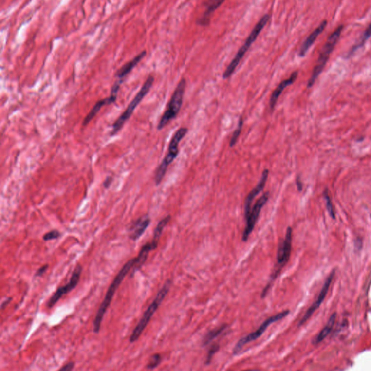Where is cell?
<instances>
[{"mask_svg": "<svg viewBox=\"0 0 371 371\" xmlns=\"http://www.w3.org/2000/svg\"><path fill=\"white\" fill-rule=\"evenodd\" d=\"M160 363H161V356L159 354H154L151 357L149 363L147 365V369H149V370L155 369V368H157L159 366Z\"/></svg>", "mask_w": 371, "mask_h": 371, "instance_id": "cell-26", "label": "cell"}, {"mask_svg": "<svg viewBox=\"0 0 371 371\" xmlns=\"http://www.w3.org/2000/svg\"><path fill=\"white\" fill-rule=\"evenodd\" d=\"M47 268H48V265H44V266L41 267V268H38V271H37V273H36L35 277H41V276L44 275V274H45L46 271H47Z\"/></svg>", "mask_w": 371, "mask_h": 371, "instance_id": "cell-30", "label": "cell"}, {"mask_svg": "<svg viewBox=\"0 0 371 371\" xmlns=\"http://www.w3.org/2000/svg\"><path fill=\"white\" fill-rule=\"evenodd\" d=\"M81 272H82V267L81 265H78L76 268L74 270L73 272L72 276H71V280L67 283L65 286H60V288L57 289L56 292L52 295L50 299H49L48 302L47 304V307L48 308H52L58 302V301L62 297L63 295H67V294L71 292L73 289H75L78 285V282L80 280V277H81Z\"/></svg>", "mask_w": 371, "mask_h": 371, "instance_id": "cell-10", "label": "cell"}, {"mask_svg": "<svg viewBox=\"0 0 371 371\" xmlns=\"http://www.w3.org/2000/svg\"><path fill=\"white\" fill-rule=\"evenodd\" d=\"M326 25H327V21L326 20H323L320 26L315 29L311 34H310L309 37L305 39L302 45L301 46L300 50L299 51V56L300 57H304L306 55L307 52L309 50L311 46L313 45V43L317 39V37H319L320 34L324 31L325 28H326Z\"/></svg>", "mask_w": 371, "mask_h": 371, "instance_id": "cell-18", "label": "cell"}, {"mask_svg": "<svg viewBox=\"0 0 371 371\" xmlns=\"http://www.w3.org/2000/svg\"><path fill=\"white\" fill-rule=\"evenodd\" d=\"M371 37V24L369 25V27L367 28V29H366V31H365L364 34H363V37H361V39H360V41H359L358 44H356L354 47H353V48L352 49L351 51H350V53H354L355 50H357V49L360 48V47H363V45H364L365 43L367 41V40L369 39V38Z\"/></svg>", "mask_w": 371, "mask_h": 371, "instance_id": "cell-24", "label": "cell"}, {"mask_svg": "<svg viewBox=\"0 0 371 371\" xmlns=\"http://www.w3.org/2000/svg\"><path fill=\"white\" fill-rule=\"evenodd\" d=\"M146 50H144L142 53H140L139 54H138L137 56H135V57H133L132 60H130V61L124 64V65H123L118 71H117L116 74H115V77L118 78L117 81H121L122 83L124 82V80L126 78V77L131 72L132 70H133V68L139 63V62L143 60L144 57L146 56Z\"/></svg>", "mask_w": 371, "mask_h": 371, "instance_id": "cell-15", "label": "cell"}, {"mask_svg": "<svg viewBox=\"0 0 371 371\" xmlns=\"http://www.w3.org/2000/svg\"><path fill=\"white\" fill-rule=\"evenodd\" d=\"M243 126V119L242 118H240L239 121L238 126H237V129L234 130V133H233L232 136H231V140H230V147L232 148L234 145L237 144V140H238L239 137H240V133H241V129H242Z\"/></svg>", "mask_w": 371, "mask_h": 371, "instance_id": "cell-25", "label": "cell"}, {"mask_svg": "<svg viewBox=\"0 0 371 371\" xmlns=\"http://www.w3.org/2000/svg\"><path fill=\"white\" fill-rule=\"evenodd\" d=\"M157 245H158V241L152 240L151 242L147 243L146 244H145L142 247L140 252H139V255L136 258V262H135L134 265L133 267V270L132 276L133 275L134 273H136V271H139L142 268V265L145 264V262L148 260L149 252L155 249L157 247Z\"/></svg>", "mask_w": 371, "mask_h": 371, "instance_id": "cell-16", "label": "cell"}, {"mask_svg": "<svg viewBox=\"0 0 371 371\" xmlns=\"http://www.w3.org/2000/svg\"><path fill=\"white\" fill-rule=\"evenodd\" d=\"M268 174H269V171L268 170H263L262 173V176H261L259 182H258V185L252 190L248 194L247 198L245 200V204H244V214H245V218H247L249 216V213L251 212V206H252V202L255 200V197L263 190L264 187L266 185L267 180H268Z\"/></svg>", "mask_w": 371, "mask_h": 371, "instance_id": "cell-13", "label": "cell"}, {"mask_svg": "<svg viewBox=\"0 0 371 371\" xmlns=\"http://www.w3.org/2000/svg\"><path fill=\"white\" fill-rule=\"evenodd\" d=\"M297 186L298 189H299V191H301V190L302 189V182H300L299 178H297Z\"/></svg>", "mask_w": 371, "mask_h": 371, "instance_id": "cell-34", "label": "cell"}, {"mask_svg": "<svg viewBox=\"0 0 371 371\" xmlns=\"http://www.w3.org/2000/svg\"><path fill=\"white\" fill-rule=\"evenodd\" d=\"M219 345L217 344H213V345L212 346L211 348L209 350L207 358H206V364L209 365L211 363L212 359H213V356L215 355V354H216L217 352L218 351V350H219Z\"/></svg>", "mask_w": 371, "mask_h": 371, "instance_id": "cell-28", "label": "cell"}, {"mask_svg": "<svg viewBox=\"0 0 371 371\" xmlns=\"http://www.w3.org/2000/svg\"><path fill=\"white\" fill-rule=\"evenodd\" d=\"M289 314V310H285V311L279 313L278 314L275 315L271 316V317H268L265 321H264L262 323L259 329H257L255 332H252V333L248 334L247 336H244V337L241 338V339L239 340L237 344H236L234 349V354H237L240 351H241L242 347L246 344H249L251 341L256 340L258 338L260 337L261 335L264 333L268 329V326H271L273 323L278 321V320H282L286 316H287Z\"/></svg>", "mask_w": 371, "mask_h": 371, "instance_id": "cell-9", "label": "cell"}, {"mask_svg": "<svg viewBox=\"0 0 371 371\" xmlns=\"http://www.w3.org/2000/svg\"><path fill=\"white\" fill-rule=\"evenodd\" d=\"M60 233L57 230H53V231H50V232L44 234L43 237V240L44 241H50V240H57V238L60 237Z\"/></svg>", "mask_w": 371, "mask_h": 371, "instance_id": "cell-27", "label": "cell"}, {"mask_svg": "<svg viewBox=\"0 0 371 371\" xmlns=\"http://www.w3.org/2000/svg\"><path fill=\"white\" fill-rule=\"evenodd\" d=\"M228 325L223 324L220 327L216 328V329H213V330L210 331V332L205 335V336L203 339V344L204 345H207V344H210L212 341L216 339L217 337L222 334L224 332H225L227 329H228Z\"/></svg>", "mask_w": 371, "mask_h": 371, "instance_id": "cell-22", "label": "cell"}, {"mask_svg": "<svg viewBox=\"0 0 371 371\" xmlns=\"http://www.w3.org/2000/svg\"><path fill=\"white\" fill-rule=\"evenodd\" d=\"M325 198L326 200V205H327L328 210H329V213L331 216L334 218V212L333 205H332V201H331L330 197L328 195L327 193L325 194Z\"/></svg>", "mask_w": 371, "mask_h": 371, "instance_id": "cell-29", "label": "cell"}, {"mask_svg": "<svg viewBox=\"0 0 371 371\" xmlns=\"http://www.w3.org/2000/svg\"><path fill=\"white\" fill-rule=\"evenodd\" d=\"M135 262H136V258L128 261L123 266V268H121V271H119L118 275L115 277L113 281L112 282L111 286H110L109 289H108V292H107L106 295H105V299H104L103 302H102L100 306H99V310H98L97 313H96V317H95L94 320H93V332L94 333H99V331H100L101 324H102V320H103L104 315H105L107 310L109 308L110 305H111V302H112V299H113L115 292H116L118 288L119 287L121 283H122L126 276L133 268Z\"/></svg>", "mask_w": 371, "mask_h": 371, "instance_id": "cell-1", "label": "cell"}, {"mask_svg": "<svg viewBox=\"0 0 371 371\" xmlns=\"http://www.w3.org/2000/svg\"><path fill=\"white\" fill-rule=\"evenodd\" d=\"M334 276V273H332V274L329 276V278L326 279V282H325L324 285H323V288H322L318 297H317L315 301L313 302V305L310 307L309 309L307 310L305 315L303 316L302 320L299 322V326H302V325L304 324L305 322L308 321V320H309L310 317L313 315V313L320 308V305L323 303V300H324L325 298H326V295H327L328 292H329V287H330L332 280H333Z\"/></svg>", "mask_w": 371, "mask_h": 371, "instance_id": "cell-12", "label": "cell"}, {"mask_svg": "<svg viewBox=\"0 0 371 371\" xmlns=\"http://www.w3.org/2000/svg\"><path fill=\"white\" fill-rule=\"evenodd\" d=\"M11 300L12 297H8L7 299H5V300L1 303V309L3 310L4 308H6V307L7 306V305L11 302Z\"/></svg>", "mask_w": 371, "mask_h": 371, "instance_id": "cell-32", "label": "cell"}, {"mask_svg": "<svg viewBox=\"0 0 371 371\" xmlns=\"http://www.w3.org/2000/svg\"><path fill=\"white\" fill-rule=\"evenodd\" d=\"M336 319V313H334V314L332 315V317L329 319V322H328L326 326H325V328H323V330L320 332V334L317 335L315 339L313 341L314 344H318V343L321 342V341H323L325 338H326V336L330 334V332H332V329H333L334 326Z\"/></svg>", "mask_w": 371, "mask_h": 371, "instance_id": "cell-21", "label": "cell"}, {"mask_svg": "<svg viewBox=\"0 0 371 371\" xmlns=\"http://www.w3.org/2000/svg\"><path fill=\"white\" fill-rule=\"evenodd\" d=\"M188 132L186 128H181L175 133L170 140V145L168 147V152L167 155L164 157L162 163L156 170L155 175V181L156 185H159L164 179L165 175L167 171V167L173 163V160L177 157L179 154V145L181 141L182 140L185 135Z\"/></svg>", "mask_w": 371, "mask_h": 371, "instance_id": "cell-4", "label": "cell"}, {"mask_svg": "<svg viewBox=\"0 0 371 371\" xmlns=\"http://www.w3.org/2000/svg\"><path fill=\"white\" fill-rule=\"evenodd\" d=\"M298 72L295 71L293 74L291 75L287 79L284 80L279 84L278 87L276 88L271 95V99H270V108L271 109L274 110L275 108L276 105H277V101H278V98L280 97V94L283 93L285 88L289 87V86L292 85L295 81H296L297 78Z\"/></svg>", "mask_w": 371, "mask_h": 371, "instance_id": "cell-17", "label": "cell"}, {"mask_svg": "<svg viewBox=\"0 0 371 371\" xmlns=\"http://www.w3.org/2000/svg\"><path fill=\"white\" fill-rule=\"evenodd\" d=\"M150 218L148 215L138 218L129 228V238L133 241L139 240L143 235L144 233L150 224Z\"/></svg>", "mask_w": 371, "mask_h": 371, "instance_id": "cell-14", "label": "cell"}, {"mask_svg": "<svg viewBox=\"0 0 371 371\" xmlns=\"http://www.w3.org/2000/svg\"><path fill=\"white\" fill-rule=\"evenodd\" d=\"M186 85V82L185 78H182L180 82L178 84L174 93L172 95L170 102L167 105V109L165 111L164 114L161 117L157 129L161 130L166 126L170 121L174 119L181 108H182V103H183L184 95H185Z\"/></svg>", "mask_w": 371, "mask_h": 371, "instance_id": "cell-6", "label": "cell"}, {"mask_svg": "<svg viewBox=\"0 0 371 371\" xmlns=\"http://www.w3.org/2000/svg\"><path fill=\"white\" fill-rule=\"evenodd\" d=\"M114 102H115V101L114 100L112 97H111V96L98 101V102L95 104L94 106L92 108V110L90 111V112H89L88 115H87V116L85 117V118H84V121H83V126H85L90 124V123L93 121V118L99 113V111H101V109H102L104 106H105V105H111V104L114 103Z\"/></svg>", "mask_w": 371, "mask_h": 371, "instance_id": "cell-20", "label": "cell"}, {"mask_svg": "<svg viewBox=\"0 0 371 371\" xmlns=\"http://www.w3.org/2000/svg\"><path fill=\"white\" fill-rule=\"evenodd\" d=\"M154 81H155V78H154L152 75H149L147 78L146 81H145V84L142 86L140 91L137 93V94L133 98V100L128 105L126 111L120 115L119 118L112 124V129L111 133V136H112L114 135L117 134L121 130V129L124 127L125 123L131 116L136 107L140 104L142 99L149 93V90H150L152 85H153Z\"/></svg>", "mask_w": 371, "mask_h": 371, "instance_id": "cell-5", "label": "cell"}, {"mask_svg": "<svg viewBox=\"0 0 371 371\" xmlns=\"http://www.w3.org/2000/svg\"><path fill=\"white\" fill-rule=\"evenodd\" d=\"M342 30L343 26H339L336 30L334 31V32L331 34L330 37H329L327 41H326V44L323 46V49H322L321 52H320L317 65L315 67L314 70H313V74H312L309 81H308V87H311L314 84L317 77H318L319 75L321 74L323 68H324L326 62H327L328 60H329V56H330L331 53H332L334 49L335 45H336V43L338 42V40H339V37H340L341 31H342Z\"/></svg>", "mask_w": 371, "mask_h": 371, "instance_id": "cell-7", "label": "cell"}, {"mask_svg": "<svg viewBox=\"0 0 371 371\" xmlns=\"http://www.w3.org/2000/svg\"><path fill=\"white\" fill-rule=\"evenodd\" d=\"M170 218H171L170 216L165 217L163 219H162L158 223L157 226H156L155 231H154L153 239L152 240L159 241V240H160V237H161L162 234H163V229L167 225V224L168 223L169 221H170Z\"/></svg>", "mask_w": 371, "mask_h": 371, "instance_id": "cell-23", "label": "cell"}, {"mask_svg": "<svg viewBox=\"0 0 371 371\" xmlns=\"http://www.w3.org/2000/svg\"><path fill=\"white\" fill-rule=\"evenodd\" d=\"M269 19V15L266 14L265 15V16H262V17L261 18L260 20L258 22L256 26L254 27L252 32L250 33L249 37H247L244 44L241 46V48H240V50H239V51L237 52L235 57H234L232 61H231V63L228 65V66L227 67L226 69H225V72L223 74V78L224 79H227V78H230V77L233 75L234 71L237 69L239 64H240V62L242 60L243 57L245 56V54L247 53L248 50H249V49L250 48L251 45L255 42V40L258 38V36L260 35L261 31H262V29H264V27L266 26Z\"/></svg>", "mask_w": 371, "mask_h": 371, "instance_id": "cell-3", "label": "cell"}, {"mask_svg": "<svg viewBox=\"0 0 371 371\" xmlns=\"http://www.w3.org/2000/svg\"><path fill=\"white\" fill-rule=\"evenodd\" d=\"M74 366H75V363H73V362H71V363H67L66 365H65L63 367H62L61 369H60V371H71L74 369Z\"/></svg>", "mask_w": 371, "mask_h": 371, "instance_id": "cell-31", "label": "cell"}, {"mask_svg": "<svg viewBox=\"0 0 371 371\" xmlns=\"http://www.w3.org/2000/svg\"><path fill=\"white\" fill-rule=\"evenodd\" d=\"M292 229L291 227H289L286 230L284 240L282 241L280 246H279L278 252H277V264H276L275 268H274L272 275H271V282L268 283L267 286H269L270 283H272L275 279H277L284 265L289 261L291 252H292Z\"/></svg>", "mask_w": 371, "mask_h": 371, "instance_id": "cell-8", "label": "cell"}, {"mask_svg": "<svg viewBox=\"0 0 371 371\" xmlns=\"http://www.w3.org/2000/svg\"><path fill=\"white\" fill-rule=\"evenodd\" d=\"M269 192L267 191L265 192L258 201L255 203V205L252 207V210H251L249 216L246 218L247 220V225H246L245 229H244V233H243L242 240L244 241H247L248 238H249L250 234H252V231L255 228V224H256L257 221H258V218H259L261 210H262V207H264L267 202H268V199H269Z\"/></svg>", "mask_w": 371, "mask_h": 371, "instance_id": "cell-11", "label": "cell"}, {"mask_svg": "<svg viewBox=\"0 0 371 371\" xmlns=\"http://www.w3.org/2000/svg\"><path fill=\"white\" fill-rule=\"evenodd\" d=\"M111 181H112V178H107L106 180H105V182H104V185H105V186L106 187V188H108V187H109L110 185L111 184Z\"/></svg>", "mask_w": 371, "mask_h": 371, "instance_id": "cell-33", "label": "cell"}, {"mask_svg": "<svg viewBox=\"0 0 371 371\" xmlns=\"http://www.w3.org/2000/svg\"><path fill=\"white\" fill-rule=\"evenodd\" d=\"M170 286H171V281L170 280H167L164 283L163 287L159 291L158 293L156 295L153 302L148 307V309L145 312L143 316L141 318L140 321L139 322L137 326H136V328L132 332L130 339H129V341L130 343L135 342L140 337L141 335H142V334L143 333L144 331H145V329L148 326V323L150 321L152 316L154 315L155 312L158 309L159 306L161 305L162 302H163V301L166 298V295L168 293Z\"/></svg>", "mask_w": 371, "mask_h": 371, "instance_id": "cell-2", "label": "cell"}, {"mask_svg": "<svg viewBox=\"0 0 371 371\" xmlns=\"http://www.w3.org/2000/svg\"><path fill=\"white\" fill-rule=\"evenodd\" d=\"M225 0H207L204 4L206 10L201 19L197 21V23L200 26H205L209 24L210 21V17L212 13L218 9Z\"/></svg>", "mask_w": 371, "mask_h": 371, "instance_id": "cell-19", "label": "cell"}]
</instances>
